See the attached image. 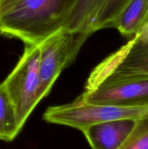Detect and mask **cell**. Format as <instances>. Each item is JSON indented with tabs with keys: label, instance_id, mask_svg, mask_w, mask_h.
I'll return each instance as SVG.
<instances>
[{
	"label": "cell",
	"instance_id": "cell-8",
	"mask_svg": "<svg viewBox=\"0 0 148 149\" xmlns=\"http://www.w3.org/2000/svg\"><path fill=\"white\" fill-rule=\"evenodd\" d=\"M148 23V0H130L112 22L122 35L133 38Z\"/></svg>",
	"mask_w": 148,
	"mask_h": 149
},
{
	"label": "cell",
	"instance_id": "cell-3",
	"mask_svg": "<svg viewBox=\"0 0 148 149\" xmlns=\"http://www.w3.org/2000/svg\"><path fill=\"white\" fill-rule=\"evenodd\" d=\"M87 37L84 33H73L62 29L39 44L37 97L39 102L49 94L62 70L72 63Z\"/></svg>",
	"mask_w": 148,
	"mask_h": 149
},
{
	"label": "cell",
	"instance_id": "cell-10",
	"mask_svg": "<svg viewBox=\"0 0 148 149\" xmlns=\"http://www.w3.org/2000/svg\"><path fill=\"white\" fill-rule=\"evenodd\" d=\"M101 0H76L64 29L73 33L89 35L91 20Z\"/></svg>",
	"mask_w": 148,
	"mask_h": 149
},
{
	"label": "cell",
	"instance_id": "cell-12",
	"mask_svg": "<svg viewBox=\"0 0 148 149\" xmlns=\"http://www.w3.org/2000/svg\"><path fill=\"white\" fill-rule=\"evenodd\" d=\"M119 149H148V119L136 120L130 135Z\"/></svg>",
	"mask_w": 148,
	"mask_h": 149
},
{
	"label": "cell",
	"instance_id": "cell-13",
	"mask_svg": "<svg viewBox=\"0 0 148 149\" xmlns=\"http://www.w3.org/2000/svg\"><path fill=\"white\" fill-rule=\"evenodd\" d=\"M16 1L17 0H0V11L8 7Z\"/></svg>",
	"mask_w": 148,
	"mask_h": 149
},
{
	"label": "cell",
	"instance_id": "cell-7",
	"mask_svg": "<svg viewBox=\"0 0 148 149\" xmlns=\"http://www.w3.org/2000/svg\"><path fill=\"white\" fill-rule=\"evenodd\" d=\"M134 119H118L93 124L84 128V133L92 149H119L136 125Z\"/></svg>",
	"mask_w": 148,
	"mask_h": 149
},
{
	"label": "cell",
	"instance_id": "cell-11",
	"mask_svg": "<svg viewBox=\"0 0 148 149\" xmlns=\"http://www.w3.org/2000/svg\"><path fill=\"white\" fill-rule=\"evenodd\" d=\"M130 0H104L96 11L89 29V35L101 29L110 28L119 12Z\"/></svg>",
	"mask_w": 148,
	"mask_h": 149
},
{
	"label": "cell",
	"instance_id": "cell-2",
	"mask_svg": "<svg viewBox=\"0 0 148 149\" xmlns=\"http://www.w3.org/2000/svg\"><path fill=\"white\" fill-rule=\"evenodd\" d=\"M48 123L65 125L82 130L84 128L105 121L148 119V103L139 105H94L74 101L51 106L43 115Z\"/></svg>",
	"mask_w": 148,
	"mask_h": 149
},
{
	"label": "cell",
	"instance_id": "cell-9",
	"mask_svg": "<svg viewBox=\"0 0 148 149\" xmlns=\"http://www.w3.org/2000/svg\"><path fill=\"white\" fill-rule=\"evenodd\" d=\"M22 129L12 102L2 82L0 84V141H13Z\"/></svg>",
	"mask_w": 148,
	"mask_h": 149
},
{
	"label": "cell",
	"instance_id": "cell-6",
	"mask_svg": "<svg viewBox=\"0 0 148 149\" xmlns=\"http://www.w3.org/2000/svg\"><path fill=\"white\" fill-rule=\"evenodd\" d=\"M76 99L94 105L148 103V77L106 78L85 88V91Z\"/></svg>",
	"mask_w": 148,
	"mask_h": 149
},
{
	"label": "cell",
	"instance_id": "cell-1",
	"mask_svg": "<svg viewBox=\"0 0 148 149\" xmlns=\"http://www.w3.org/2000/svg\"><path fill=\"white\" fill-rule=\"evenodd\" d=\"M75 1L17 0L0 11V34L39 45L65 28Z\"/></svg>",
	"mask_w": 148,
	"mask_h": 149
},
{
	"label": "cell",
	"instance_id": "cell-5",
	"mask_svg": "<svg viewBox=\"0 0 148 149\" xmlns=\"http://www.w3.org/2000/svg\"><path fill=\"white\" fill-rule=\"evenodd\" d=\"M148 77V23L91 71L85 87L110 77Z\"/></svg>",
	"mask_w": 148,
	"mask_h": 149
},
{
	"label": "cell",
	"instance_id": "cell-4",
	"mask_svg": "<svg viewBox=\"0 0 148 149\" xmlns=\"http://www.w3.org/2000/svg\"><path fill=\"white\" fill-rule=\"evenodd\" d=\"M39 56V45H26L18 63L3 81L22 128L39 103L37 97Z\"/></svg>",
	"mask_w": 148,
	"mask_h": 149
}]
</instances>
